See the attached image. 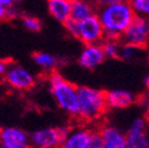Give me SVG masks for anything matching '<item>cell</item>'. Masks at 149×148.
Segmentation results:
<instances>
[{"label": "cell", "mask_w": 149, "mask_h": 148, "mask_svg": "<svg viewBox=\"0 0 149 148\" xmlns=\"http://www.w3.org/2000/svg\"><path fill=\"white\" fill-rule=\"evenodd\" d=\"M10 66V63L5 59H1L0 58V77H4L6 75V71Z\"/></svg>", "instance_id": "obj_24"}, {"label": "cell", "mask_w": 149, "mask_h": 148, "mask_svg": "<svg viewBox=\"0 0 149 148\" xmlns=\"http://www.w3.org/2000/svg\"><path fill=\"white\" fill-rule=\"evenodd\" d=\"M22 24L27 31L33 33L39 32L42 30V22L33 15H24L22 18Z\"/></svg>", "instance_id": "obj_20"}, {"label": "cell", "mask_w": 149, "mask_h": 148, "mask_svg": "<svg viewBox=\"0 0 149 148\" xmlns=\"http://www.w3.org/2000/svg\"><path fill=\"white\" fill-rule=\"evenodd\" d=\"M127 0H94V3L96 4L97 7H102V6H108V5H113V4H118V3H123Z\"/></svg>", "instance_id": "obj_23"}, {"label": "cell", "mask_w": 149, "mask_h": 148, "mask_svg": "<svg viewBox=\"0 0 149 148\" xmlns=\"http://www.w3.org/2000/svg\"><path fill=\"white\" fill-rule=\"evenodd\" d=\"M105 59L102 44H90L84 45L82 49L78 56V64L86 70H94L103 64Z\"/></svg>", "instance_id": "obj_9"}, {"label": "cell", "mask_w": 149, "mask_h": 148, "mask_svg": "<svg viewBox=\"0 0 149 148\" xmlns=\"http://www.w3.org/2000/svg\"><path fill=\"white\" fill-rule=\"evenodd\" d=\"M76 39L81 40L84 45L103 43V40L105 39L104 29L102 26V23L100 20L97 13L86 18V19L82 22H78V30H77Z\"/></svg>", "instance_id": "obj_5"}, {"label": "cell", "mask_w": 149, "mask_h": 148, "mask_svg": "<svg viewBox=\"0 0 149 148\" xmlns=\"http://www.w3.org/2000/svg\"><path fill=\"white\" fill-rule=\"evenodd\" d=\"M70 132L68 127H45L30 133L32 148H59L63 139Z\"/></svg>", "instance_id": "obj_4"}, {"label": "cell", "mask_w": 149, "mask_h": 148, "mask_svg": "<svg viewBox=\"0 0 149 148\" xmlns=\"http://www.w3.org/2000/svg\"><path fill=\"white\" fill-rule=\"evenodd\" d=\"M14 3H19V1H22V0H13Z\"/></svg>", "instance_id": "obj_28"}, {"label": "cell", "mask_w": 149, "mask_h": 148, "mask_svg": "<svg viewBox=\"0 0 149 148\" xmlns=\"http://www.w3.org/2000/svg\"><path fill=\"white\" fill-rule=\"evenodd\" d=\"M139 47H135L133 45H129V44H121V50H120V59L129 62V61H133L139 53Z\"/></svg>", "instance_id": "obj_21"}, {"label": "cell", "mask_w": 149, "mask_h": 148, "mask_svg": "<svg viewBox=\"0 0 149 148\" xmlns=\"http://www.w3.org/2000/svg\"><path fill=\"white\" fill-rule=\"evenodd\" d=\"M107 109L105 91L86 85L78 87V119L84 122L96 121Z\"/></svg>", "instance_id": "obj_3"}, {"label": "cell", "mask_w": 149, "mask_h": 148, "mask_svg": "<svg viewBox=\"0 0 149 148\" xmlns=\"http://www.w3.org/2000/svg\"><path fill=\"white\" fill-rule=\"evenodd\" d=\"M144 84H146V88H147V90L149 91V75L146 77V80H144Z\"/></svg>", "instance_id": "obj_25"}, {"label": "cell", "mask_w": 149, "mask_h": 148, "mask_svg": "<svg viewBox=\"0 0 149 148\" xmlns=\"http://www.w3.org/2000/svg\"><path fill=\"white\" fill-rule=\"evenodd\" d=\"M0 148H32L30 134L15 126L0 128Z\"/></svg>", "instance_id": "obj_8"}, {"label": "cell", "mask_w": 149, "mask_h": 148, "mask_svg": "<svg viewBox=\"0 0 149 148\" xmlns=\"http://www.w3.org/2000/svg\"><path fill=\"white\" fill-rule=\"evenodd\" d=\"M18 14L13 0H0V22L13 19Z\"/></svg>", "instance_id": "obj_18"}, {"label": "cell", "mask_w": 149, "mask_h": 148, "mask_svg": "<svg viewBox=\"0 0 149 148\" xmlns=\"http://www.w3.org/2000/svg\"><path fill=\"white\" fill-rule=\"evenodd\" d=\"M92 131L86 127H76L70 129V132L65 135L59 148H86Z\"/></svg>", "instance_id": "obj_11"}, {"label": "cell", "mask_w": 149, "mask_h": 148, "mask_svg": "<svg viewBox=\"0 0 149 148\" xmlns=\"http://www.w3.org/2000/svg\"><path fill=\"white\" fill-rule=\"evenodd\" d=\"M32 62L40 69L47 72H53L56 71L58 66V59L56 58L53 54L44 51H37L32 54Z\"/></svg>", "instance_id": "obj_15"}, {"label": "cell", "mask_w": 149, "mask_h": 148, "mask_svg": "<svg viewBox=\"0 0 149 148\" xmlns=\"http://www.w3.org/2000/svg\"><path fill=\"white\" fill-rule=\"evenodd\" d=\"M86 148H104V142L100 131H92V134Z\"/></svg>", "instance_id": "obj_22"}, {"label": "cell", "mask_w": 149, "mask_h": 148, "mask_svg": "<svg viewBox=\"0 0 149 148\" xmlns=\"http://www.w3.org/2000/svg\"><path fill=\"white\" fill-rule=\"evenodd\" d=\"M147 120L149 121V102H148V109H147Z\"/></svg>", "instance_id": "obj_26"}, {"label": "cell", "mask_w": 149, "mask_h": 148, "mask_svg": "<svg viewBox=\"0 0 149 148\" xmlns=\"http://www.w3.org/2000/svg\"><path fill=\"white\" fill-rule=\"evenodd\" d=\"M122 43L142 49L149 42V18L136 15L122 36Z\"/></svg>", "instance_id": "obj_6"}, {"label": "cell", "mask_w": 149, "mask_h": 148, "mask_svg": "<svg viewBox=\"0 0 149 148\" xmlns=\"http://www.w3.org/2000/svg\"><path fill=\"white\" fill-rule=\"evenodd\" d=\"M128 1L136 15L149 18V0H128Z\"/></svg>", "instance_id": "obj_19"}, {"label": "cell", "mask_w": 149, "mask_h": 148, "mask_svg": "<svg viewBox=\"0 0 149 148\" xmlns=\"http://www.w3.org/2000/svg\"><path fill=\"white\" fill-rule=\"evenodd\" d=\"M148 134H149V129H148Z\"/></svg>", "instance_id": "obj_29"}, {"label": "cell", "mask_w": 149, "mask_h": 148, "mask_svg": "<svg viewBox=\"0 0 149 148\" xmlns=\"http://www.w3.org/2000/svg\"><path fill=\"white\" fill-rule=\"evenodd\" d=\"M104 148H127V134L113 124H104L100 128Z\"/></svg>", "instance_id": "obj_10"}, {"label": "cell", "mask_w": 149, "mask_h": 148, "mask_svg": "<svg viewBox=\"0 0 149 148\" xmlns=\"http://www.w3.org/2000/svg\"><path fill=\"white\" fill-rule=\"evenodd\" d=\"M127 148H149L148 131L129 132L127 131Z\"/></svg>", "instance_id": "obj_16"}, {"label": "cell", "mask_w": 149, "mask_h": 148, "mask_svg": "<svg viewBox=\"0 0 149 148\" xmlns=\"http://www.w3.org/2000/svg\"><path fill=\"white\" fill-rule=\"evenodd\" d=\"M97 13V6L91 0H77L71 4V19L82 22Z\"/></svg>", "instance_id": "obj_14"}, {"label": "cell", "mask_w": 149, "mask_h": 148, "mask_svg": "<svg viewBox=\"0 0 149 148\" xmlns=\"http://www.w3.org/2000/svg\"><path fill=\"white\" fill-rule=\"evenodd\" d=\"M121 40H113V39H104L102 43V47L107 58L115 59L120 58V50H121Z\"/></svg>", "instance_id": "obj_17"}, {"label": "cell", "mask_w": 149, "mask_h": 148, "mask_svg": "<svg viewBox=\"0 0 149 148\" xmlns=\"http://www.w3.org/2000/svg\"><path fill=\"white\" fill-rule=\"evenodd\" d=\"M97 15L104 29L105 39L113 40L122 39L123 33L136 17L128 0L118 4L97 7Z\"/></svg>", "instance_id": "obj_1"}, {"label": "cell", "mask_w": 149, "mask_h": 148, "mask_svg": "<svg viewBox=\"0 0 149 148\" xmlns=\"http://www.w3.org/2000/svg\"><path fill=\"white\" fill-rule=\"evenodd\" d=\"M49 14L61 24L71 19V3L68 0H46Z\"/></svg>", "instance_id": "obj_13"}, {"label": "cell", "mask_w": 149, "mask_h": 148, "mask_svg": "<svg viewBox=\"0 0 149 148\" xmlns=\"http://www.w3.org/2000/svg\"><path fill=\"white\" fill-rule=\"evenodd\" d=\"M107 105L110 109H125L133 105L135 96L133 92L124 89H113L105 91Z\"/></svg>", "instance_id": "obj_12"}, {"label": "cell", "mask_w": 149, "mask_h": 148, "mask_svg": "<svg viewBox=\"0 0 149 148\" xmlns=\"http://www.w3.org/2000/svg\"><path fill=\"white\" fill-rule=\"evenodd\" d=\"M49 87L56 104L64 113L76 116L78 114V87L69 82L62 73L53 71L49 73Z\"/></svg>", "instance_id": "obj_2"}, {"label": "cell", "mask_w": 149, "mask_h": 148, "mask_svg": "<svg viewBox=\"0 0 149 148\" xmlns=\"http://www.w3.org/2000/svg\"><path fill=\"white\" fill-rule=\"evenodd\" d=\"M68 1H69V3H71V4H72V3H74V1H77V0H68Z\"/></svg>", "instance_id": "obj_27"}, {"label": "cell", "mask_w": 149, "mask_h": 148, "mask_svg": "<svg viewBox=\"0 0 149 148\" xmlns=\"http://www.w3.org/2000/svg\"><path fill=\"white\" fill-rule=\"evenodd\" d=\"M4 81L8 87L18 91H27L36 84V76L25 66L19 64H10Z\"/></svg>", "instance_id": "obj_7"}]
</instances>
